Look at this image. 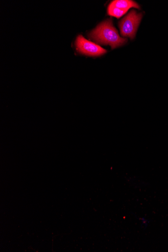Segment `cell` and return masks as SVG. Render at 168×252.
I'll return each mask as SVG.
<instances>
[{"mask_svg":"<svg viewBox=\"0 0 168 252\" xmlns=\"http://www.w3.org/2000/svg\"><path fill=\"white\" fill-rule=\"evenodd\" d=\"M88 37L98 44L109 45L113 49L123 46L127 41V39L120 37L111 19L100 24L89 33Z\"/></svg>","mask_w":168,"mask_h":252,"instance_id":"6da1fadb","label":"cell"},{"mask_svg":"<svg viewBox=\"0 0 168 252\" xmlns=\"http://www.w3.org/2000/svg\"><path fill=\"white\" fill-rule=\"evenodd\" d=\"M143 17L142 13L133 10L130 11L119 23L120 34L123 37L134 39Z\"/></svg>","mask_w":168,"mask_h":252,"instance_id":"7a4b0ae2","label":"cell"},{"mask_svg":"<svg viewBox=\"0 0 168 252\" xmlns=\"http://www.w3.org/2000/svg\"><path fill=\"white\" fill-rule=\"evenodd\" d=\"M76 46L79 53L88 56L99 57L107 52L106 49L95 43L87 40L81 35L77 38Z\"/></svg>","mask_w":168,"mask_h":252,"instance_id":"3957f363","label":"cell"},{"mask_svg":"<svg viewBox=\"0 0 168 252\" xmlns=\"http://www.w3.org/2000/svg\"><path fill=\"white\" fill-rule=\"evenodd\" d=\"M110 4L120 10L126 11L132 8L140 9L139 5L136 2L129 0H117L112 2Z\"/></svg>","mask_w":168,"mask_h":252,"instance_id":"277c9868","label":"cell"},{"mask_svg":"<svg viewBox=\"0 0 168 252\" xmlns=\"http://www.w3.org/2000/svg\"><path fill=\"white\" fill-rule=\"evenodd\" d=\"M127 12V11H126L120 10L110 4H109L107 9V12L109 15L115 17L117 18V19H120V18L126 14Z\"/></svg>","mask_w":168,"mask_h":252,"instance_id":"5b68a950","label":"cell"}]
</instances>
